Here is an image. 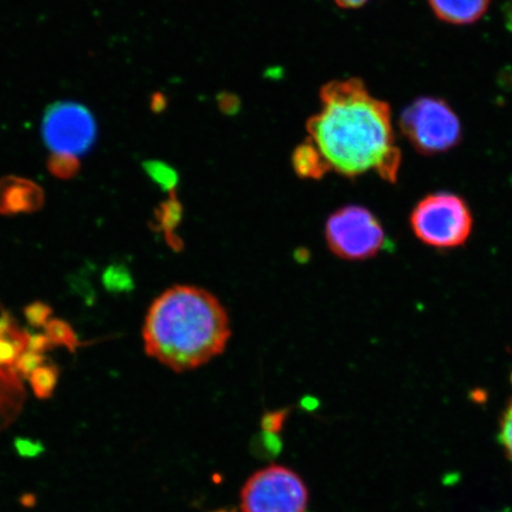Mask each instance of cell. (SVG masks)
Wrapping results in <instances>:
<instances>
[{
    "mask_svg": "<svg viewBox=\"0 0 512 512\" xmlns=\"http://www.w3.org/2000/svg\"><path fill=\"white\" fill-rule=\"evenodd\" d=\"M400 127L414 149L424 155L451 150L462 139L457 114L440 99L415 100L402 112Z\"/></svg>",
    "mask_w": 512,
    "mask_h": 512,
    "instance_id": "obj_5",
    "label": "cell"
},
{
    "mask_svg": "<svg viewBox=\"0 0 512 512\" xmlns=\"http://www.w3.org/2000/svg\"><path fill=\"white\" fill-rule=\"evenodd\" d=\"M42 137L51 151L79 157L93 149L98 126L86 106L74 101H59L44 113Z\"/></svg>",
    "mask_w": 512,
    "mask_h": 512,
    "instance_id": "obj_7",
    "label": "cell"
},
{
    "mask_svg": "<svg viewBox=\"0 0 512 512\" xmlns=\"http://www.w3.org/2000/svg\"><path fill=\"white\" fill-rule=\"evenodd\" d=\"M59 376V368L55 364L46 363L31 374L30 386L38 399L46 400L53 396L57 383H59Z\"/></svg>",
    "mask_w": 512,
    "mask_h": 512,
    "instance_id": "obj_13",
    "label": "cell"
},
{
    "mask_svg": "<svg viewBox=\"0 0 512 512\" xmlns=\"http://www.w3.org/2000/svg\"><path fill=\"white\" fill-rule=\"evenodd\" d=\"M47 168L54 177L61 179V181H69V179L78 176L81 163L76 156L53 152L48 158Z\"/></svg>",
    "mask_w": 512,
    "mask_h": 512,
    "instance_id": "obj_15",
    "label": "cell"
},
{
    "mask_svg": "<svg viewBox=\"0 0 512 512\" xmlns=\"http://www.w3.org/2000/svg\"><path fill=\"white\" fill-rule=\"evenodd\" d=\"M16 450L19 454H22L24 457H34L37 456L43 450V447L37 441H32L30 439H22L18 438L15 444Z\"/></svg>",
    "mask_w": 512,
    "mask_h": 512,
    "instance_id": "obj_22",
    "label": "cell"
},
{
    "mask_svg": "<svg viewBox=\"0 0 512 512\" xmlns=\"http://www.w3.org/2000/svg\"><path fill=\"white\" fill-rule=\"evenodd\" d=\"M320 111L307 121V139L326 174L357 177L376 172L395 183L401 152L395 144L392 113L361 80L332 81L320 92Z\"/></svg>",
    "mask_w": 512,
    "mask_h": 512,
    "instance_id": "obj_1",
    "label": "cell"
},
{
    "mask_svg": "<svg viewBox=\"0 0 512 512\" xmlns=\"http://www.w3.org/2000/svg\"><path fill=\"white\" fill-rule=\"evenodd\" d=\"M230 337L226 307L206 288L194 285H175L160 294L143 326L146 354L178 374L222 355Z\"/></svg>",
    "mask_w": 512,
    "mask_h": 512,
    "instance_id": "obj_2",
    "label": "cell"
},
{
    "mask_svg": "<svg viewBox=\"0 0 512 512\" xmlns=\"http://www.w3.org/2000/svg\"><path fill=\"white\" fill-rule=\"evenodd\" d=\"M334 2L339 6V8L358 9L368 3L369 0H334Z\"/></svg>",
    "mask_w": 512,
    "mask_h": 512,
    "instance_id": "obj_23",
    "label": "cell"
},
{
    "mask_svg": "<svg viewBox=\"0 0 512 512\" xmlns=\"http://www.w3.org/2000/svg\"><path fill=\"white\" fill-rule=\"evenodd\" d=\"M46 202L43 189L31 179L18 176L0 178V215L32 214Z\"/></svg>",
    "mask_w": 512,
    "mask_h": 512,
    "instance_id": "obj_8",
    "label": "cell"
},
{
    "mask_svg": "<svg viewBox=\"0 0 512 512\" xmlns=\"http://www.w3.org/2000/svg\"><path fill=\"white\" fill-rule=\"evenodd\" d=\"M324 236L330 252L347 261L374 258L387 242L381 222L361 206L334 211L325 222Z\"/></svg>",
    "mask_w": 512,
    "mask_h": 512,
    "instance_id": "obj_4",
    "label": "cell"
},
{
    "mask_svg": "<svg viewBox=\"0 0 512 512\" xmlns=\"http://www.w3.org/2000/svg\"><path fill=\"white\" fill-rule=\"evenodd\" d=\"M144 169L152 178L163 189L174 191L176 185V175L169 166L159 162H146L144 163Z\"/></svg>",
    "mask_w": 512,
    "mask_h": 512,
    "instance_id": "obj_17",
    "label": "cell"
},
{
    "mask_svg": "<svg viewBox=\"0 0 512 512\" xmlns=\"http://www.w3.org/2000/svg\"><path fill=\"white\" fill-rule=\"evenodd\" d=\"M102 286L111 294H126L133 290V278L130 270L119 262L107 266L101 277Z\"/></svg>",
    "mask_w": 512,
    "mask_h": 512,
    "instance_id": "obj_14",
    "label": "cell"
},
{
    "mask_svg": "<svg viewBox=\"0 0 512 512\" xmlns=\"http://www.w3.org/2000/svg\"><path fill=\"white\" fill-rule=\"evenodd\" d=\"M293 168L299 177L305 179H320L326 175L317 152L306 142L294 151Z\"/></svg>",
    "mask_w": 512,
    "mask_h": 512,
    "instance_id": "obj_11",
    "label": "cell"
},
{
    "mask_svg": "<svg viewBox=\"0 0 512 512\" xmlns=\"http://www.w3.org/2000/svg\"><path fill=\"white\" fill-rule=\"evenodd\" d=\"M181 203L177 200L176 195L172 192L168 201L160 204L159 209L156 211V220L158 227L163 230L166 241L169 242L171 247H181V241L175 234L179 222H181Z\"/></svg>",
    "mask_w": 512,
    "mask_h": 512,
    "instance_id": "obj_10",
    "label": "cell"
},
{
    "mask_svg": "<svg viewBox=\"0 0 512 512\" xmlns=\"http://www.w3.org/2000/svg\"><path fill=\"white\" fill-rule=\"evenodd\" d=\"M499 441H501L505 454H507L512 463V399L509 401L508 406L505 407L501 419Z\"/></svg>",
    "mask_w": 512,
    "mask_h": 512,
    "instance_id": "obj_20",
    "label": "cell"
},
{
    "mask_svg": "<svg viewBox=\"0 0 512 512\" xmlns=\"http://www.w3.org/2000/svg\"><path fill=\"white\" fill-rule=\"evenodd\" d=\"M409 222L416 238L438 249L464 246L473 228L469 206L451 192H434L422 198Z\"/></svg>",
    "mask_w": 512,
    "mask_h": 512,
    "instance_id": "obj_3",
    "label": "cell"
},
{
    "mask_svg": "<svg viewBox=\"0 0 512 512\" xmlns=\"http://www.w3.org/2000/svg\"><path fill=\"white\" fill-rule=\"evenodd\" d=\"M240 499L242 512H306L309 490L297 472L271 465L249 477Z\"/></svg>",
    "mask_w": 512,
    "mask_h": 512,
    "instance_id": "obj_6",
    "label": "cell"
},
{
    "mask_svg": "<svg viewBox=\"0 0 512 512\" xmlns=\"http://www.w3.org/2000/svg\"><path fill=\"white\" fill-rule=\"evenodd\" d=\"M47 336L51 344L66 347L70 351H75L79 345L78 337L72 326L62 319H51L46 326Z\"/></svg>",
    "mask_w": 512,
    "mask_h": 512,
    "instance_id": "obj_16",
    "label": "cell"
},
{
    "mask_svg": "<svg viewBox=\"0 0 512 512\" xmlns=\"http://www.w3.org/2000/svg\"><path fill=\"white\" fill-rule=\"evenodd\" d=\"M53 347L54 345L51 344L47 335L36 334L31 336L29 335L28 337L27 350L29 351L43 355V352H46Z\"/></svg>",
    "mask_w": 512,
    "mask_h": 512,
    "instance_id": "obj_21",
    "label": "cell"
},
{
    "mask_svg": "<svg viewBox=\"0 0 512 512\" xmlns=\"http://www.w3.org/2000/svg\"><path fill=\"white\" fill-rule=\"evenodd\" d=\"M53 316V309L43 302H34L25 306L24 317L32 328H46Z\"/></svg>",
    "mask_w": 512,
    "mask_h": 512,
    "instance_id": "obj_18",
    "label": "cell"
},
{
    "mask_svg": "<svg viewBox=\"0 0 512 512\" xmlns=\"http://www.w3.org/2000/svg\"><path fill=\"white\" fill-rule=\"evenodd\" d=\"M44 363H46V357H44V355L25 350L22 352V355L18 357L14 370H16L19 375L23 376L24 379H29L31 374L34 373L36 369L43 366Z\"/></svg>",
    "mask_w": 512,
    "mask_h": 512,
    "instance_id": "obj_19",
    "label": "cell"
},
{
    "mask_svg": "<svg viewBox=\"0 0 512 512\" xmlns=\"http://www.w3.org/2000/svg\"><path fill=\"white\" fill-rule=\"evenodd\" d=\"M28 337L16 329L0 334V368L14 369L18 357L27 350Z\"/></svg>",
    "mask_w": 512,
    "mask_h": 512,
    "instance_id": "obj_12",
    "label": "cell"
},
{
    "mask_svg": "<svg viewBox=\"0 0 512 512\" xmlns=\"http://www.w3.org/2000/svg\"><path fill=\"white\" fill-rule=\"evenodd\" d=\"M441 21L466 25L479 21L488 11L491 0H428Z\"/></svg>",
    "mask_w": 512,
    "mask_h": 512,
    "instance_id": "obj_9",
    "label": "cell"
}]
</instances>
